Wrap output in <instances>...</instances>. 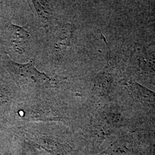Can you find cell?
Instances as JSON below:
<instances>
[{"instance_id": "2", "label": "cell", "mask_w": 155, "mask_h": 155, "mask_svg": "<svg viewBox=\"0 0 155 155\" xmlns=\"http://www.w3.org/2000/svg\"><path fill=\"white\" fill-rule=\"evenodd\" d=\"M135 87L137 88L136 90H138V93L141 98L145 100V101H146L147 102L155 103V93H153L152 91H148L147 89H144L141 86L137 87V86H135Z\"/></svg>"}, {"instance_id": "3", "label": "cell", "mask_w": 155, "mask_h": 155, "mask_svg": "<svg viewBox=\"0 0 155 155\" xmlns=\"http://www.w3.org/2000/svg\"><path fill=\"white\" fill-rule=\"evenodd\" d=\"M34 4L36 8V9L38 11V13L39 15L40 20L43 24H47L48 22V16L49 15L48 13L46 12L45 11V8L43 5H41L40 2H36L34 1Z\"/></svg>"}, {"instance_id": "1", "label": "cell", "mask_w": 155, "mask_h": 155, "mask_svg": "<svg viewBox=\"0 0 155 155\" xmlns=\"http://www.w3.org/2000/svg\"><path fill=\"white\" fill-rule=\"evenodd\" d=\"M11 66L12 74L20 86L36 88L43 87L50 82L49 77L36 69L32 61L25 64L11 63Z\"/></svg>"}]
</instances>
